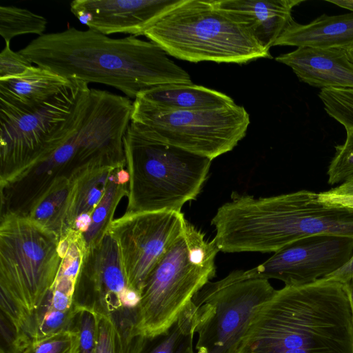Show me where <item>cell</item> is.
<instances>
[{"label": "cell", "instance_id": "22", "mask_svg": "<svg viewBox=\"0 0 353 353\" xmlns=\"http://www.w3.org/2000/svg\"><path fill=\"white\" fill-rule=\"evenodd\" d=\"M134 327V318L130 314L114 317L97 314L94 353H143L148 339L135 335Z\"/></svg>", "mask_w": 353, "mask_h": 353}, {"label": "cell", "instance_id": "20", "mask_svg": "<svg viewBox=\"0 0 353 353\" xmlns=\"http://www.w3.org/2000/svg\"><path fill=\"white\" fill-rule=\"evenodd\" d=\"M120 166L126 165L92 168L71 182L64 233L71 230L82 234L86 230L91 215L103 198L113 172Z\"/></svg>", "mask_w": 353, "mask_h": 353}, {"label": "cell", "instance_id": "13", "mask_svg": "<svg viewBox=\"0 0 353 353\" xmlns=\"http://www.w3.org/2000/svg\"><path fill=\"white\" fill-rule=\"evenodd\" d=\"M352 252V238L313 235L292 242L246 272L254 277L280 280L285 286L304 285L337 270Z\"/></svg>", "mask_w": 353, "mask_h": 353}, {"label": "cell", "instance_id": "7", "mask_svg": "<svg viewBox=\"0 0 353 353\" xmlns=\"http://www.w3.org/2000/svg\"><path fill=\"white\" fill-rule=\"evenodd\" d=\"M144 36L176 59L198 63H247L272 58L252 33L216 8L212 0H183Z\"/></svg>", "mask_w": 353, "mask_h": 353}, {"label": "cell", "instance_id": "14", "mask_svg": "<svg viewBox=\"0 0 353 353\" xmlns=\"http://www.w3.org/2000/svg\"><path fill=\"white\" fill-rule=\"evenodd\" d=\"M128 288L117 243L107 230L85 252L73 304L110 316L124 309L121 299Z\"/></svg>", "mask_w": 353, "mask_h": 353}, {"label": "cell", "instance_id": "11", "mask_svg": "<svg viewBox=\"0 0 353 353\" xmlns=\"http://www.w3.org/2000/svg\"><path fill=\"white\" fill-rule=\"evenodd\" d=\"M131 123L145 136L213 160L231 151L250 123L243 106L215 110H175L133 101Z\"/></svg>", "mask_w": 353, "mask_h": 353}, {"label": "cell", "instance_id": "36", "mask_svg": "<svg viewBox=\"0 0 353 353\" xmlns=\"http://www.w3.org/2000/svg\"><path fill=\"white\" fill-rule=\"evenodd\" d=\"M328 191L334 194L353 195V176Z\"/></svg>", "mask_w": 353, "mask_h": 353}, {"label": "cell", "instance_id": "33", "mask_svg": "<svg viewBox=\"0 0 353 353\" xmlns=\"http://www.w3.org/2000/svg\"><path fill=\"white\" fill-rule=\"evenodd\" d=\"M31 66L32 63L28 58L12 50L10 42L5 43L0 53V80L21 75Z\"/></svg>", "mask_w": 353, "mask_h": 353}, {"label": "cell", "instance_id": "18", "mask_svg": "<svg viewBox=\"0 0 353 353\" xmlns=\"http://www.w3.org/2000/svg\"><path fill=\"white\" fill-rule=\"evenodd\" d=\"M72 79L31 66L23 74L0 80V110L25 112L37 109L57 94Z\"/></svg>", "mask_w": 353, "mask_h": 353}, {"label": "cell", "instance_id": "28", "mask_svg": "<svg viewBox=\"0 0 353 353\" xmlns=\"http://www.w3.org/2000/svg\"><path fill=\"white\" fill-rule=\"evenodd\" d=\"M319 97L328 115L345 130L353 129V89H322Z\"/></svg>", "mask_w": 353, "mask_h": 353}, {"label": "cell", "instance_id": "29", "mask_svg": "<svg viewBox=\"0 0 353 353\" xmlns=\"http://www.w3.org/2000/svg\"><path fill=\"white\" fill-rule=\"evenodd\" d=\"M327 175L330 185H340L353 176V129L346 130L345 142L336 147Z\"/></svg>", "mask_w": 353, "mask_h": 353}, {"label": "cell", "instance_id": "30", "mask_svg": "<svg viewBox=\"0 0 353 353\" xmlns=\"http://www.w3.org/2000/svg\"><path fill=\"white\" fill-rule=\"evenodd\" d=\"M79 336L75 326L32 342L20 353H79Z\"/></svg>", "mask_w": 353, "mask_h": 353}, {"label": "cell", "instance_id": "19", "mask_svg": "<svg viewBox=\"0 0 353 353\" xmlns=\"http://www.w3.org/2000/svg\"><path fill=\"white\" fill-rule=\"evenodd\" d=\"M274 46L349 50L353 47V12L323 14L307 24H299L293 20Z\"/></svg>", "mask_w": 353, "mask_h": 353}, {"label": "cell", "instance_id": "17", "mask_svg": "<svg viewBox=\"0 0 353 353\" xmlns=\"http://www.w3.org/2000/svg\"><path fill=\"white\" fill-rule=\"evenodd\" d=\"M214 6L245 27L258 43L270 50L294 20L300 0H212Z\"/></svg>", "mask_w": 353, "mask_h": 353}, {"label": "cell", "instance_id": "10", "mask_svg": "<svg viewBox=\"0 0 353 353\" xmlns=\"http://www.w3.org/2000/svg\"><path fill=\"white\" fill-rule=\"evenodd\" d=\"M269 280L234 270L193 297L196 353H235L255 313L276 292Z\"/></svg>", "mask_w": 353, "mask_h": 353}, {"label": "cell", "instance_id": "12", "mask_svg": "<svg viewBox=\"0 0 353 353\" xmlns=\"http://www.w3.org/2000/svg\"><path fill=\"white\" fill-rule=\"evenodd\" d=\"M181 212H125L114 219L108 232L117 243L129 288L141 294L148 276L170 246L183 233Z\"/></svg>", "mask_w": 353, "mask_h": 353}, {"label": "cell", "instance_id": "34", "mask_svg": "<svg viewBox=\"0 0 353 353\" xmlns=\"http://www.w3.org/2000/svg\"><path fill=\"white\" fill-rule=\"evenodd\" d=\"M317 201L323 204L353 209V195H338L328 190L317 193Z\"/></svg>", "mask_w": 353, "mask_h": 353}, {"label": "cell", "instance_id": "25", "mask_svg": "<svg viewBox=\"0 0 353 353\" xmlns=\"http://www.w3.org/2000/svg\"><path fill=\"white\" fill-rule=\"evenodd\" d=\"M195 307L191 301L164 332L148 341L143 353H194Z\"/></svg>", "mask_w": 353, "mask_h": 353}, {"label": "cell", "instance_id": "5", "mask_svg": "<svg viewBox=\"0 0 353 353\" xmlns=\"http://www.w3.org/2000/svg\"><path fill=\"white\" fill-rule=\"evenodd\" d=\"M123 148L129 175L125 212H181L200 193L212 161L150 138L131 121Z\"/></svg>", "mask_w": 353, "mask_h": 353}, {"label": "cell", "instance_id": "27", "mask_svg": "<svg viewBox=\"0 0 353 353\" xmlns=\"http://www.w3.org/2000/svg\"><path fill=\"white\" fill-rule=\"evenodd\" d=\"M47 20L29 10L12 6L0 7V34L5 43L10 42L14 37L34 34L43 35Z\"/></svg>", "mask_w": 353, "mask_h": 353}, {"label": "cell", "instance_id": "38", "mask_svg": "<svg viewBox=\"0 0 353 353\" xmlns=\"http://www.w3.org/2000/svg\"><path fill=\"white\" fill-rule=\"evenodd\" d=\"M327 1L334 3L339 7L350 10L353 12V0H331Z\"/></svg>", "mask_w": 353, "mask_h": 353}, {"label": "cell", "instance_id": "23", "mask_svg": "<svg viewBox=\"0 0 353 353\" xmlns=\"http://www.w3.org/2000/svg\"><path fill=\"white\" fill-rule=\"evenodd\" d=\"M128 183L126 166L115 169L103 198L91 215L86 230L81 234L85 250L97 243L107 232L121 200L128 195Z\"/></svg>", "mask_w": 353, "mask_h": 353}, {"label": "cell", "instance_id": "6", "mask_svg": "<svg viewBox=\"0 0 353 353\" xmlns=\"http://www.w3.org/2000/svg\"><path fill=\"white\" fill-rule=\"evenodd\" d=\"M219 249L187 220L183 233L148 276L136 308L134 332L152 339L166 331L216 273Z\"/></svg>", "mask_w": 353, "mask_h": 353}, {"label": "cell", "instance_id": "39", "mask_svg": "<svg viewBox=\"0 0 353 353\" xmlns=\"http://www.w3.org/2000/svg\"><path fill=\"white\" fill-rule=\"evenodd\" d=\"M347 51H348V53H349V54H350V56L351 59H352V61H353V47H352V48H350L349 50H347Z\"/></svg>", "mask_w": 353, "mask_h": 353}, {"label": "cell", "instance_id": "21", "mask_svg": "<svg viewBox=\"0 0 353 353\" xmlns=\"http://www.w3.org/2000/svg\"><path fill=\"white\" fill-rule=\"evenodd\" d=\"M137 97L156 106L175 110H215L235 104L224 93L192 83L159 85Z\"/></svg>", "mask_w": 353, "mask_h": 353}, {"label": "cell", "instance_id": "35", "mask_svg": "<svg viewBox=\"0 0 353 353\" xmlns=\"http://www.w3.org/2000/svg\"><path fill=\"white\" fill-rule=\"evenodd\" d=\"M345 284L353 279V252L350 259L340 268L324 277Z\"/></svg>", "mask_w": 353, "mask_h": 353}, {"label": "cell", "instance_id": "24", "mask_svg": "<svg viewBox=\"0 0 353 353\" xmlns=\"http://www.w3.org/2000/svg\"><path fill=\"white\" fill-rule=\"evenodd\" d=\"M70 190V180H56L33 204L26 216L61 237L65 231Z\"/></svg>", "mask_w": 353, "mask_h": 353}, {"label": "cell", "instance_id": "37", "mask_svg": "<svg viewBox=\"0 0 353 353\" xmlns=\"http://www.w3.org/2000/svg\"><path fill=\"white\" fill-rule=\"evenodd\" d=\"M346 292L348 296L350 310H351V319H352V331H353V279L350 281L347 282L344 284Z\"/></svg>", "mask_w": 353, "mask_h": 353}, {"label": "cell", "instance_id": "16", "mask_svg": "<svg viewBox=\"0 0 353 353\" xmlns=\"http://www.w3.org/2000/svg\"><path fill=\"white\" fill-rule=\"evenodd\" d=\"M302 82L322 89H353V61L343 48H297L276 57Z\"/></svg>", "mask_w": 353, "mask_h": 353}, {"label": "cell", "instance_id": "2", "mask_svg": "<svg viewBox=\"0 0 353 353\" xmlns=\"http://www.w3.org/2000/svg\"><path fill=\"white\" fill-rule=\"evenodd\" d=\"M133 101L107 90L90 88L72 129L49 154L0 183L1 215L26 216L33 204L59 179L71 182L99 167L126 165L123 137Z\"/></svg>", "mask_w": 353, "mask_h": 353}, {"label": "cell", "instance_id": "4", "mask_svg": "<svg viewBox=\"0 0 353 353\" xmlns=\"http://www.w3.org/2000/svg\"><path fill=\"white\" fill-rule=\"evenodd\" d=\"M316 196L307 190L268 197L241 196L234 228L242 250L274 253L299 239L319 234L353 239V209L321 203Z\"/></svg>", "mask_w": 353, "mask_h": 353}, {"label": "cell", "instance_id": "9", "mask_svg": "<svg viewBox=\"0 0 353 353\" xmlns=\"http://www.w3.org/2000/svg\"><path fill=\"white\" fill-rule=\"evenodd\" d=\"M88 83L72 79L54 97L32 111L0 110V183L39 162L72 129Z\"/></svg>", "mask_w": 353, "mask_h": 353}, {"label": "cell", "instance_id": "32", "mask_svg": "<svg viewBox=\"0 0 353 353\" xmlns=\"http://www.w3.org/2000/svg\"><path fill=\"white\" fill-rule=\"evenodd\" d=\"M0 322V353H20L32 343L24 332L1 312Z\"/></svg>", "mask_w": 353, "mask_h": 353}, {"label": "cell", "instance_id": "15", "mask_svg": "<svg viewBox=\"0 0 353 353\" xmlns=\"http://www.w3.org/2000/svg\"><path fill=\"white\" fill-rule=\"evenodd\" d=\"M183 0H74L70 11L89 29L105 35H144Z\"/></svg>", "mask_w": 353, "mask_h": 353}, {"label": "cell", "instance_id": "3", "mask_svg": "<svg viewBox=\"0 0 353 353\" xmlns=\"http://www.w3.org/2000/svg\"><path fill=\"white\" fill-rule=\"evenodd\" d=\"M235 353H353L344 284L284 286L262 305Z\"/></svg>", "mask_w": 353, "mask_h": 353}, {"label": "cell", "instance_id": "31", "mask_svg": "<svg viewBox=\"0 0 353 353\" xmlns=\"http://www.w3.org/2000/svg\"><path fill=\"white\" fill-rule=\"evenodd\" d=\"M74 326L79 336V353H94L97 333V314L91 309L79 307Z\"/></svg>", "mask_w": 353, "mask_h": 353}, {"label": "cell", "instance_id": "26", "mask_svg": "<svg viewBox=\"0 0 353 353\" xmlns=\"http://www.w3.org/2000/svg\"><path fill=\"white\" fill-rule=\"evenodd\" d=\"M79 310V307L74 304L67 311L55 310L49 307L45 299L31 316L28 336L34 342L74 329Z\"/></svg>", "mask_w": 353, "mask_h": 353}, {"label": "cell", "instance_id": "1", "mask_svg": "<svg viewBox=\"0 0 353 353\" xmlns=\"http://www.w3.org/2000/svg\"><path fill=\"white\" fill-rule=\"evenodd\" d=\"M19 52L68 79L110 85L134 99L154 87L192 83L158 45L132 35L114 39L71 27L38 37Z\"/></svg>", "mask_w": 353, "mask_h": 353}, {"label": "cell", "instance_id": "8", "mask_svg": "<svg viewBox=\"0 0 353 353\" xmlns=\"http://www.w3.org/2000/svg\"><path fill=\"white\" fill-rule=\"evenodd\" d=\"M59 236L28 216H0V289L31 316L54 284Z\"/></svg>", "mask_w": 353, "mask_h": 353}]
</instances>
